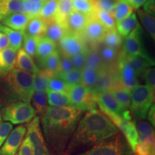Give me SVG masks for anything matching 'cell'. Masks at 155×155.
Segmentation results:
<instances>
[{
  "instance_id": "30bf717a",
  "label": "cell",
  "mask_w": 155,
  "mask_h": 155,
  "mask_svg": "<svg viewBox=\"0 0 155 155\" xmlns=\"http://www.w3.org/2000/svg\"><path fill=\"white\" fill-rule=\"evenodd\" d=\"M141 28L137 23L134 29L126 37L123 53L131 56H143L150 58L141 42Z\"/></svg>"
},
{
  "instance_id": "d4e9b609",
  "label": "cell",
  "mask_w": 155,
  "mask_h": 155,
  "mask_svg": "<svg viewBox=\"0 0 155 155\" xmlns=\"http://www.w3.org/2000/svg\"><path fill=\"white\" fill-rule=\"evenodd\" d=\"M48 104L50 106H73L68 92L55 91L47 89L45 91Z\"/></svg>"
},
{
  "instance_id": "7a4b0ae2",
  "label": "cell",
  "mask_w": 155,
  "mask_h": 155,
  "mask_svg": "<svg viewBox=\"0 0 155 155\" xmlns=\"http://www.w3.org/2000/svg\"><path fill=\"white\" fill-rule=\"evenodd\" d=\"M119 131L116 126L102 111L96 108L88 110L78 123L65 155H70L86 147H93Z\"/></svg>"
},
{
  "instance_id": "91938a15",
  "label": "cell",
  "mask_w": 155,
  "mask_h": 155,
  "mask_svg": "<svg viewBox=\"0 0 155 155\" xmlns=\"http://www.w3.org/2000/svg\"><path fill=\"white\" fill-rule=\"evenodd\" d=\"M147 118H148V120L150 121V124L153 125V127L154 126L155 124V109H154V105H152L150 108V110L148 111L147 113Z\"/></svg>"
},
{
  "instance_id": "f546056e",
  "label": "cell",
  "mask_w": 155,
  "mask_h": 155,
  "mask_svg": "<svg viewBox=\"0 0 155 155\" xmlns=\"http://www.w3.org/2000/svg\"><path fill=\"white\" fill-rule=\"evenodd\" d=\"M55 50V42L48 38L47 37L43 36L39 39L35 55L42 61L44 58L53 53Z\"/></svg>"
},
{
  "instance_id": "d6986e66",
  "label": "cell",
  "mask_w": 155,
  "mask_h": 155,
  "mask_svg": "<svg viewBox=\"0 0 155 155\" xmlns=\"http://www.w3.org/2000/svg\"><path fill=\"white\" fill-rule=\"evenodd\" d=\"M17 50L10 47L0 51V77L6 76L15 68Z\"/></svg>"
},
{
  "instance_id": "6125c7cd",
  "label": "cell",
  "mask_w": 155,
  "mask_h": 155,
  "mask_svg": "<svg viewBox=\"0 0 155 155\" xmlns=\"http://www.w3.org/2000/svg\"><path fill=\"white\" fill-rule=\"evenodd\" d=\"M2 115H1V108H0V121H2Z\"/></svg>"
},
{
  "instance_id": "f6af8a7d",
  "label": "cell",
  "mask_w": 155,
  "mask_h": 155,
  "mask_svg": "<svg viewBox=\"0 0 155 155\" xmlns=\"http://www.w3.org/2000/svg\"><path fill=\"white\" fill-rule=\"evenodd\" d=\"M23 3H24L25 12L32 18L39 16L45 2H35L30 0H23Z\"/></svg>"
},
{
  "instance_id": "6f0895ef",
  "label": "cell",
  "mask_w": 155,
  "mask_h": 155,
  "mask_svg": "<svg viewBox=\"0 0 155 155\" xmlns=\"http://www.w3.org/2000/svg\"><path fill=\"white\" fill-rule=\"evenodd\" d=\"M8 47H9L8 38H7L5 34L0 32V51L6 49V48Z\"/></svg>"
},
{
  "instance_id": "603a6c76",
  "label": "cell",
  "mask_w": 155,
  "mask_h": 155,
  "mask_svg": "<svg viewBox=\"0 0 155 155\" xmlns=\"http://www.w3.org/2000/svg\"><path fill=\"white\" fill-rule=\"evenodd\" d=\"M14 13H25L23 0H0V21Z\"/></svg>"
},
{
  "instance_id": "11a10c76",
  "label": "cell",
  "mask_w": 155,
  "mask_h": 155,
  "mask_svg": "<svg viewBox=\"0 0 155 155\" xmlns=\"http://www.w3.org/2000/svg\"><path fill=\"white\" fill-rule=\"evenodd\" d=\"M18 150V152L16 153L15 155H33L32 144L28 136L23 139Z\"/></svg>"
},
{
  "instance_id": "8fae6325",
  "label": "cell",
  "mask_w": 155,
  "mask_h": 155,
  "mask_svg": "<svg viewBox=\"0 0 155 155\" xmlns=\"http://www.w3.org/2000/svg\"><path fill=\"white\" fill-rule=\"evenodd\" d=\"M27 132V127L20 125L11 131L0 149V155H15Z\"/></svg>"
},
{
  "instance_id": "db71d44e",
  "label": "cell",
  "mask_w": 155,
  "mask_h": 155,
  "mask_svg": "<svg viewBox=\"0 0 155 155\" xmlns=\"http://www.w3.org/2000/svg\"><path fill=\"white\" fill-rule=\"evenodd\" d=\"M145 83L152 91L155 90V70L154 68H148L143 73Z\"/></svg>"
},
{
  "instance_id": "7dc6e473",
  "label": "cell",
  "mask_w": 155,
  "mask_h": 155,
  "mask_svg": "<svg viewBox=\"0 0 155 155\" xmlns=\"http://www.w3.org/2000/svg\"><path fill=\"white\" fill-rule=\"evenodd\" d=\"M96 9H101L113 15L116 0H91Z\"/></svg>"
},
{
  "instance_id": "f907efd6",
  "label": "cell",
  "mask_w": 155,
  "mask_h": 155,
  "mask_svg": "<svg viewBox=\"0 0 155 155\" xmlns=\"http://www.w3.org/2000/svg\"><path fill=\"white\" fill-rule=\"evenodd\" d=\"M134 152L138 155H154V147L144 142H139Z\"/></svg>"
},
{
  "instance_id": "5b68a950",
  "label": "cell",
  "mask_w": 155,
  "mask_h": 155,
  "mask_svg": "<svg viewBox=\"0 0 155 155\" xmlns=\"http://www.w3.org/2000/svg\"><path fill=\"white\" fill-rule=\"evenodd\" d=\"M154 91L147 85L138 84L131 91L130 112L134 119L144 120L154 102Z\"/></svg>"
},
{
  "instance_id": "c3c4849f",
  "label": "cell",
  "mask_w": 155,
  "mask_h": 155,
  "mask_svg": "<svg viewBox=\"0 0 155 155\" xmlns=\"http://www.w3.org/2000/svg\"><path fill=\"white\" fill-rule=\"evenodd\" d=\"M100 55L101 56V58L104 61V63H111L114 61L116 59V56H117V52L116 49L113 48L108 47L105 46L104 48H102L101 51L99 52Z\"/></svg>"
},
{
  "instance_id": "e7e4bbea",
  "label": "cell",
  "mask_w": 155,
  "mask_h": 155,
  "mask_svg": "<svg viewBox=\"0 0 155 155\" xmlns=\"http://www.w3.org/2000/svg\"></svg>"
},
{
  "instance_id": "ffe728a7",
  "label": "cell",
  "mask_w": 155,
  "mask_h": 155,
  "mask_svg": "<svg viewBox=\"0 0 155 155\" xmlns=\"http://www.w3.org/2000/svg\"><path fill=\"white\" fill-rule=\"evenodd\" d=\"M118 83L117 73L113 71H108L105 68L101 72L99 78L96 86L93 89L94 93H97L102 91H109Z\"/></svg>"
},
{
  "instance_id": "8d00e7d4",
  "label": "cell",
  "mask_w": 155,
  "mask_h": 155,
  "mask_svg": "<svg viewBox=\"0 0 155 155\" xmlns=\"http://www.w3.org/2000/svg\"><path fill=\"white\" fill-rule=\"evenodd\" d=\"M137 15L140 19L141 25L144 27L147 32L150 34V35L155 39V18L154 16L149 14L144 9H139L137 11Z\"/></svg>"
},
{
  "instance_id": "f35d334b",
  "label": "cell",
  "mask_w": 155,
  "mask_h": 155,
  "mask_svg": "<svg viewBox=\"0 0 155 155\" xmlns=\"http://www.w3.org/2000/svg\"><path fill=\"white\" fill-rule=\"evenodd\" d=\"M45 69L48 70L54 75L58 73L61 63V55L58 50H55L53 53L44 58L41 61Z\"/></svg>"
},
{
  "instance_id": "6da1fadb",
  "label": "cell",
  "mask_w": 155,
  "mask_h": 155,
  "mask_svg": "<svg viewBox=\"0 0 155 155\" xmlns=\"http://www.w3.org/2000/svg\"><path fill=\"white\" fill-rule=\"evenodd\" d=\"M83 111L75 106H48L42 116L43 134L55 155H65Z\"/></svg>"
},
{
  "instance_id": "7402d4cb",
  "label": "cell",
  "mask_w": 155,
  "mask_h": 155,
  "mask_svg": "<svg viewBox=\"0 0 155 155\" xmlns=\"http://www.w3.org/2000/svg\"><path fill=\"white\" fill-rule=\"evenodd\" d=\"M136 127L139 135L138 143L144 142L154 147V131L152 125L144 120H138Z\"/></svg>"
},
{
  "instance_id": "681fc988",
  "label": "cell",
  "mask_w": 155,
  "mask_h": 155,
  "mask_svg": "<svg viewBox=\"0 0 155 155\" xmlns=\"http://www.w3.org/2000/svg\"><path fill=\"white\" fill-rule=\"evenodd\" d=\"M87 50H88L87 49L83 50V51L81 52V53L71 57L74 68L81 71L84 68L85 65H86Z\"/></svg>"
},
{
  "instance_id": "74e56055",
  "label": "cell",
  "mask_w": 155,
  "mask_h": 155,
  "mask_svg": "<svg viewBox=\"0 0 155 155\" xmlns=\"http://www.w3.org/2000/svg\"><path fill=\"white\" fill-rule=\"evenodd\" d=\"M85 65L94 68L101 71L106 68L105 63L103 61L100 53L95 49L87 50L86 61Z\"/></svg>"
},
{
  "instance_id": "b9f144b4",
  "label": "cell",
  "mask_w": 155,
  "mask_h": 155,
  "mask_svg": "<svg viewBox=\"0 0 155 155\" xmlns=\"http://www.w3.org/2000/svg\"><path fill=\"white\" fill-rule=\"evenodd\" d=\"M96 18L103 25V26L107 30L116 28V22L114 20L113 15L101 9H96Z\"/></svg>"
},
{
  "instance_id": "484cf974",
  "label": "cell",
  "mask_w": 155,
  "mask_h": 155,
  "mask_svg": "<svg viewBox=\"0 0 155 155\" xmlns=\"http://www.w3.org/2000/svg\"><path fill=\"white\" fill-rule=\"evenodd\" d=\"M47 24L39 17H32L29 21L25 34L32 37L42 38L45 34Z\"/></svg>"
},
{
  "instance_id": "680465c9",
  "label": "cell",
  "mask_w": 155,
  "mask_h": 155,
  "mask_svg": "<svg viewBox=\"0 0 155 155\" xmlns=\"http://www.w3.org/2000/svg\"><path fill=\"white\" fill-rule=\"evenodd\" d=\"M124 1L131 6L134 9H137L144 5L147 0H124Z\"/></svg>"
},
{
  "instance_id": "7bdbcfd3",
  "label": "cell",
  "mask_w": 155,
  "mask_h": 155,
  "mask_svg": "<svg viewBox=\"0 0 155 155\" xmlns=\"http://www.w3.org/2000/svg\"><path fill=\"white\" fill-rule=\"evenodd\" d=\"M56 76L61 78L65 83L68 85L78 84L81 83L82 76H81V71L75 68H73L71 71L61 74H55Z\"/></svg>"
},
{
  "instance_id": "bcb514c9",
  "label": "cell",
  "mask_w": 155,
  "mask_h": 155,
  "mask_svg": "<svg viewBox=\"0 0 155 155\" xmlns=\"http://www.w3.org/2000/svg\"><path fill=\"white\" fill-rule=\"evenodd\" d=\"M69 86L70 85L65 83L63 80H62L61 78L54 75L48 81L47 89L55 91L68 92Z\"/></svg>"
},
{
  "instance_id": "3957f363",
  "label": "cell",
  "mask_w": 155,
  "mask_h": 155,
  "mask_svg": "<svg viewBox=\"0 0 155 155\" xmlns=\"http://www.w3.org/2000/svg\"><path fill=\"white\" fill-rule=\"evenodd\" d=\"M6 76L9 94L17 100L30 103L35 91L33 74L15 68Z\"/></svg>"
},
{
  "instance_id": "5bb4252c",
  "label": "cell",
  "mask_w": 155,
  "mask_h": 155,
  "mask_svg": "<svg viewBox=\"0 0 155 155\" xmlns=\"http://www.w3.org/2000/svg\"><path fill=\"white\" fill-rule=\"evenodd\" d=\"M93 16L73 11L68 17L65 25L70 33L78 35L82 33L89 19Z\"/></svg>"
},
{
  "instance_id": "e0dca14e",
  "label": "cell",
  "mask_w": 155,
  "mask_h": 155,
  "mask_svg": "<svg viewBox=\"0 0 155 155\" xmlns=\"http://www.w3.org/2000/svg\"><path fill=\"white\" fill-rule=\"evenodd\" d=\"M121 56L131 65L137 77L142 75L148 68L152 67L154 65V61L150 57L146 58L139 55L131 56L125 55L124 53H122Z\"/></svg>"
},
{
  "instance_id": "ee69618b",
  "label": "cell",
  "mask_w": 155,
  "mask_h": 155,
  "mask_svg": "<svg viewBox=\"0 0 155 155\" xmlns=\"http://www.w3.org/2000/svg\"><path fill=\"white\" fill-rule=\"evenodd\" d=\"M40 38H37V37H32L28 35H24V38H23V50L30 55L31 57H34L36 54L37 47H38V43L39 39Z\"/></svg>"
},
{
  "instance_id": "60d3db41",
  "label": "cell",
  "mask_w": 155,
  "mask_h": 155,
  "mask_svg": "<svg viewBox=\"0 0 155 155\" xmlns=\"http://www.w3.org/2000/svg\"><path fill=\"white\" fill-rule=\"evenodd\" d=\"M73 9L90 16H93L95 13V7L91 0H73Z\"/></svg>"
},
{
  "instance_id": "be15d7a7",
  "label": "cell",
  "mask_w": 155,
  "mask_h": 155,
  "mask_svg": "<svg viewBox=\"0 0 155 155\" xmlns=\"http://www.w3.org/2000/svg\"><path fill=\"white\" fill-rule=\"evenodd\" d=\"M131 155H132V154H131ZM133 155H138V154H133Z\"/></svg>"
},
{
  "instance_id": "7c38bea8",
  "label": "cell",
  "mask_w": 155,
  "mask_h": 155,
  "mask_svg": "<svg viewBox=\"0 0 155 155\" xmlns=\"http://www.w3.org/2000/svg\"><path fill=\"white\" fill-rule=\"evenodd\" d=\"M118 83L131 91L139 84L137 77L129 63L121 55L119 60V71L117 73Z\"/></svg>"
},
{
  "instance_id": "52a82bcc",
  "label": "cell",
  "mask_w": 155,
  "mask_h": 155,
  "mask_svg": "<svg viewBox=\"0 0 155 155\" xmlns=\"http://www.w3.org/2000/svg\"><path fill=\"white\" fill-rule=\"evenodd\" d=\"M68 94L73 106L79 108L83 111L96 108L95 94L83 83L70 85Z\"/></svg>"
},
{
  "instance_id": "f1b7e54d",
  "label": "cell",
  "mask_w": 155,
  "mask_h": 155,
  "mask_svg": "<svg viewBox=\"0 0 155 155\" xmlns=\"http://www.w3.org/2000/svg\"><path fill=\"white\" fill-rule=\"evenodd\" d=\"M101 72V71L99 70L85 65L84 68L81 70V76H82L81 83L88 87L91 90H93L98 82Z\"/></svg>"
},
{
  "instance_id": "8992f818",
  "label": "cell",
  "mask_w": 155,
  "mask_h": 155,
  "mask_svg": "<svg viewBox=\"0 0 155 155\" xmlns=\"http://www.w3.org/2000/svg\"><path fill=\"white\" fill-rule=\"evenodd\" d=\"M2 119L12 124L28 123L36 115L30 103L18 101L1 109Z\"/></svg>"
},
{
  "instance_id": "9f6ffc18",
  "label": "cell",
  "mask_w": 155,
  "mask_h": 155,
  "mask_svg": "<svg viewBox=\"0 0 155 155\" xmlns=\"http://www.w3.org/2000/svg\"><path fill=\"white\" fill-rule=\"evenodd\" d=\"M143 9L149 14L154 16L155 14V0H147L143 5Z\"/></svg>"
},
{
  "instance_id": "d590c367",
  "label": "cell",
  "mask_w": 155,
  "mask_h": 155,
  "mask_svg": "<svg viewBox=\"0 0 155 155\" xmlns=\"http://www.w3.org/2000/svg\"><path fill=\"white\" fill-rule=\"evenodd\" d=\"M57 7L58 0H47L42 6L38 17L47 24L50 21L55 19Z\"/></svg>"
},
{
  "instance_id": "2e32d148",
  "label": "cell",
  "mask_w": 155,
  "mask_h": 155,
  "mask_svg": "<svg viewBox=\"0 0 155 155\" xmlns=\"http://www.w3.org/2000/svg\"><path fill=\"white\" fill-rule=\"evenodd\" d=\"M106 31L107 30L96 17H91L83 32L87 40L94 43H97L102 41Z\"/></svg>"
},
{
  "instance_id": "cb8c5ba5",
  "label": "cell",
  "mask_w": 155,
  "mask_h": 155,
  "mask_svg": "<svg viewBox=\"0 0 155 155\" xmlns=\"http://www.w3.org/2000/svg\"><path fill=\"white\" fill-rule=\"evenodd\" d=\"M68 33H69V32L65 25L61 24L55 19H53L47 23V28L45 35L56 43L59 42L60 40Z\"/></svg>"
},
{
  "instance_id": "44dd1931",
  "label": "cell",
  "mask_w": 155,
  "mask_h": 155,
  "mask_svg": "<svg viewBox=\"0 0 155 155\" xmlns=\"http://www.w3.org/2000/svg\"><path fill=\"white\" fill-rule=\"evenodd\" d=\"M15 66L16 68L22 70L32 74H35L40 71L32 57L22 48H19L17 50Z\"/></svg>"
},
{
  "instance_id": "94428289",
  "label": "cell",
  "mask_w": 155,
  "mask_h": 155,
  "mask_svg": "<svg viewBox=\"0 0 155 155\" xmlns=\"http://www.w3.org/2000/svg\"><path fill=\"white\" fill-rule=\"evenodd\" d=\"M32 2H45L47 0H30Z\"/></svg>"
},
{
  "instance_id": "ab89813d",
  "label": "cell",
  "mask_w": 155,
  "mask_h": 155,
  "mask_svg": "<svg viewBox=\"0 0 155 155\" xmlns=\"http://www.w3.org/2000/svg\"><path fill=\"white\" fill-rule=\"evenodd\" d=\"M102 41L106 46L116 49L122 43V37L120 35L116 28L112 29L106 31Z\"/></svg>"
},
{
  "instance_id": "836d02e7",
  "label": "cell",
  "mask_w": 155,
  "mask_h": 155,
  "mask_svg": "<svg viewBox=\"0 0 155 155\" xmlns=\"http://www.w3.org/2000/svg\"><path fill=\"white\" fill-rule=\"evenodd\" d=\"M31 101L36 114L41 116L43 115L48 106L46 92L44 91H35Z\"/></svg>"
},
{
  "instance_id": "ac0fdd59",
  "label": "cell",
  "mask_w": 155,
  "mask_h": 155,
  "mask_svg": "<svg viewBox=\"0 0 155 155\" xmlns=\"http://www.w3.org/2000/svg\"><path fill=\"white\" fill-rule=\"evenodd\" d=\"M31 17L26 13H14L1 20L2 24L12 30L24 32Z\"/></svg>"
},
{
  "instance_id": "ba28073f",
  "label": "cell",
  "mask_w": 155,
  "mask_h": 155,
  "mask_svg": "<svg viewBox=\"0 0 155 155\" xmlns=\"http://www.w3.org/2000/svg\"><path fill=\"white\" fill-rule=\"evenodd\" d=\"M94 94L96 104L99 107L101 111L106 116L114 114L127 120L131 119L130 111L124 109L109 91H102Z\"/></svg>"
},
{
  "instance_id": "4fadbf2b",
  "label": "cell",
  "mask_w": 155,
  "mask_h": 155,
  "mask_svg": "<svg viewBox=\"0 0 155 155\" xmlns=\"http://www.w3.org/2000/svg\"><path fill=\"white\" fill-rule=\"evenodd\" d=\"M60 47L64 55L72 57L86 50L82 40L78 35L68 33L59 41Z\"/></svg>"
},
{
  "instance_id": "d6a6232c",
  "label": "cell",
  "mask_w": 155,
  "mask_h": 155,
  "mask_svg": "<svg viewBox=\"0 0 155 155\" xmlns=\"http://www.w3.org/2000/svg\"><path fill=\"white\" fill-rule=\"evenodd\" d=\"M134 9L124 0H116L113 12V17L116 23L123 20L133 13Z\"/></svg>"
},
{
  "instance_id": "f5cc1de1",
  "label": "cell",
  "mask_w": 155,
  "mask_h": 155,
  "mask_svg": "<svg viewBox=\"0 0 155 155\" xmlns=\"http://www.w3.org/2000/svg\"><path fill=\"white\" fill-rule=\"evenodd\" d=\"M12 130V124L6 121H0V147L5 142Z\"/></svg>"
},
{
  "instance_id": "4dcf8cb0",
  "label": "cell",
  "mask_w": 155,
  "mask_h": 155,
  "mask_svg": "<svg viewBox=\"0 0 155 155\" xmlns=\"http://www.w3.org/2000/svg\"><path fill=\"white\" fill-rule=\"evenodd\" d=\"M73 11V0H58L55 19L61 24L65 25L68 17Z\"/></svg>"
},
{
  "instance_id": "1f68e13d",
  "label": "cell",
  "mask_w": 155,
  "mask_h": 155,
  "mask_svg": "<svg viewBox=\"0 0 155 155\" xmlns=\"http://www.w3.org/2000/svg\"><path fill=\"white\" fill-rule=\"evenodd\" d=\"M138 21L137 15L135 13H132L130 16L116 23V29L120 35L126 38L134 29Z\"/></svg>"
},
{
  "instance_id": "4316f807",
  "label": "cell",
  "mask_w": 155,
  "mask_h": 155,
  "mask_svg": "<svg viewBox=\"0 0 155 155\" xmlns=\"http://www.w3.org/2000/svg\"><path fill=\"white\" fill-rule=\"evenodd\" d=\"M109 91L111 93L115 99L125 110H129L131 103V91L121 86L117 83Z\"/></svg>"
},
{
  "instance_id": "e575fe53",
  "label": "cell",
  "mask_w": 155,
  "mask_h": 155,
  "mask_svg": "<svg viewBox=\"0 0 155 155\" xmlns=\"http://www.w3.org/2000/svg\"><path fill=\"white\" fill-rule=\"evenodd\" d=\"M54 75H55L53 73L50 72L46 69L39 71L35 74H33L34 90L45 91L48 88V81Z\"/></svg>"
},
{
  "instance_id": "9c48e42d",
  "label": "cell",
  "mask_w": 155,
  "mask_h": 155,
  "mask_svg": "<svg viewBox=\"0 0 155 155\" xmlns=\"http://www.w3.org/2000/svg\"><path fill=\"white\" fill-rule=\"evenodd\" d=\"M27 136L32 144L33 155H51L45 141L38 116H35L27 126Z\"/></svg>"
},
{
  "instance_id": "83f0119b",
  "label": "cell",
  "mask_w": 155,
  "mask_h": 155,
  "mask_svg": "<svg viewBox=\"0 0 155 155\" xmlns=\"http://www.w3.org/2000/svg\"><path fill=\"white\" fill-rule=\"evenodd\" d=\"M0 32H3L7 37L9 42V47L17 51L22 47L25 35L24 32L12 30L2 24H0Z\"/></svg>"
},
{
  "instance_id": "277c9868",
  "label": "cell",
  "mask_w": 155,
  "mask_h": 155,
  "mask_svg": "<svg viewBox=\"0 0 155 155\" xmlns=\"http://www.w3.org/2000/svg\"><path fill=\"white\" fill-rule=\"evenodd\" d=\"M132 153L124 137L119 131L78 155H131Z\"/></svg>"
},
{
  "instance_id": "816d5d0a",
  "label": "cell",
  "mask_w": 155,
  "mask_h": 155,
  "mask_svg": "<svg viewBox=\"0 0 155 155\" xmlns=\"http://www.w3.org/2000/svg\"><path fill=\"white\" fill-rule=\"evenodd\" d=\"M73 68L72 61H71V57L65 55L63 54L62 58H61V63H60V67L58 73L55 74H61V73H65L68 71L72 70Z\"/></svg>"
},
{
  "instance_id": "9a60e30c",
  "label": "cell",
  "mask_w": 155,
  "mask_h": 155,
  "mask_svg": "<svg viewBox=\"0 0 155 155\" xmlns=\"http://www.w3.org/2000/svg\"><path fill=\"white\" fill-rule=\"evenodd\" d=\"M116 126L123 134V136L134 152L136 145L138 144L139 138L138 132L134 122L131 121V119L127 120L121 119Z\"/></svg>"
}]
</instances>
